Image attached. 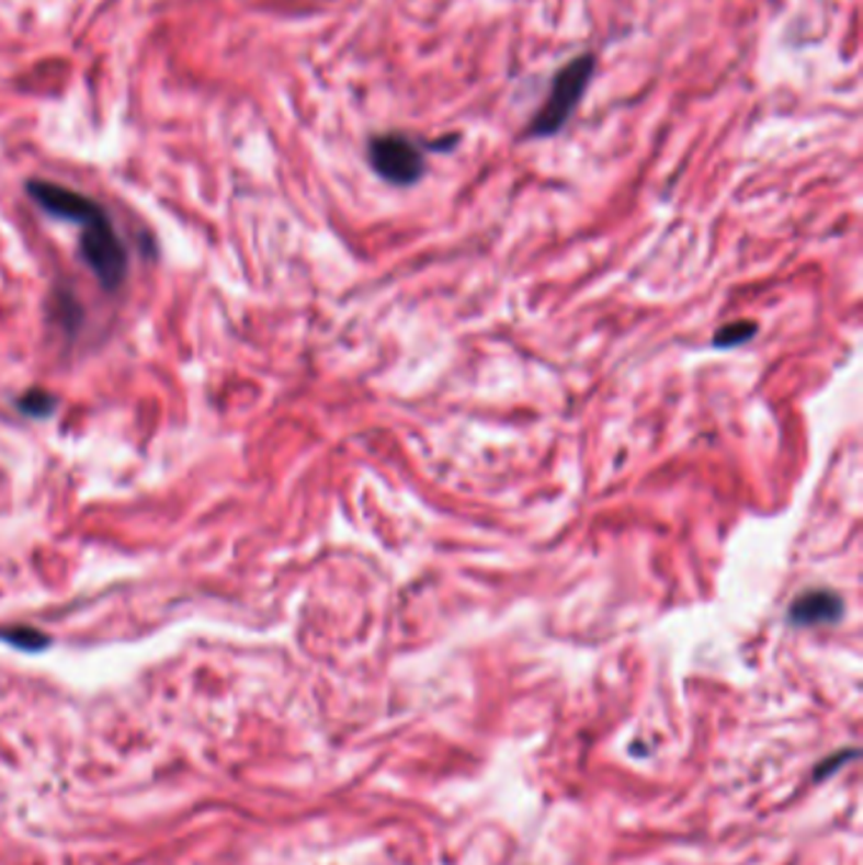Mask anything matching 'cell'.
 <instances>
[{
	"label": "cell",
	"instance_id": "5b68a950",
	"mask_svg": "<svg viewBox=\"0 0 863 865\" xmlns=\"http://www.w3.org/2000/svg\"><path fill=\"white\" fill-rule=\"evenodd\" d=\"M843 600L830 590H808L795 597V603L787 610L793 625L810 628V625H830L841 621Z\"/></svg>",
	"mask_w": 863,
	"mask_h": 865
},
{
	"label": "cell",
	"instance_id": "8992f818",
	"mask_svg": "<svg viewBox=\"0 0 863 865\" xmlns=\"http://www.w3.org/2000/svg\"><path fill=\"white\" fill-rule=\"evenodd\" d=\"M0 638H3L5 642H11V646H15V648L31 650V653L44 650L48 642H52L46 638V633L29 628V625H11V628H0Z\"/></svg>",
	"mask_w": 863,
	"mask_h": 865
},
{
	"label": "cell",
	"instance_id": "277c9868",
	"mask_svg": "<svg viewBox=\"0 0 863 865\" xmlns=\"http://www.w3.org/2000/svg\"><path fill=\"white\" fill-rule=\"evenodd\" d=\"M26 193L48 216L84 226L104 210L94 197L71 191L67 185H56L52 180H29Z\"/></svg>",
	"mask_w": 863,
	"mask_h": 865
},
{
	"label": "cell",
	"instance_id": "52a82bcc",
	"mask_svg": "<svg viewBox=\"0 0 863 865\" xmlns=\"http://www.w3.org/2000/svg\"><path fill=\"white\" fill-rule=\"evenodd\" d=\"M59 406V400H56V395L46 392V390H29L23 398L15 400V408L21 410V416H29V418H48Z\"/></svg>",
	"mask_w": 863,
	"mask_h": 865
},
{
	"label": "cell",
	"instance_id": "3957f363",
	"mask_svg": "<svg viewBox=\"0 0 863 865\" xmlns=\"http://www.w3.org/2000/svg\"><path fill=\"white\" fill-rule=\"evenodd\" d=\"M367 160L377 175L400 187L418 183L425 172V158L421 147L410 137L398 135V132L370 139Z\"/></svg>",
	"mask_w": 863,
	"mask_h": 865
},
{
	"label": "cell",
	"instance_id": "6da1fadb",
	"mask_svg": "<svg viewBox=\"0 0 863 865\" xmlns=\"http://www.w3.org/2000/svg\"><path fill=\"white\" fill-rule=\"evenodd\" d=\"M593 73H595L593 54L575 56L570 64H565L563 69L555 73L547 102L542 104V110L532 117L527 127V137L540 139V137L557 135V132L567 125V119L572 117V112L578 110L580 99L586 94Z\"/></svg>",
	"mask_w": 863,
	"mask_h": 865
},
{
	"label": "cell",
	"instance_id": "ba28073f",
	"mask_svg": "<svg viewBox=\"0 0 863 865\" xmlns=\"http://www.w3.org/2000/svg\"><path fill=\"white\" fill-rule=\"evenodd\" d=\"M754 332H758L754 321H731V325L719 329L717 337H714V344L717 348H737V344L752 340Z\"/></svg>",
	"mask_w": 863,
	"mask_h": 865
},
{
	"label": "cell",
	"instance_id": "7a4b0ae2",
	"mask_svg": "<svg viewBox=\"0 0 863 865\" xmlns=\"http://www.w3.org/2000/svg\"><path fill=\"white\" fill-rule=\"evenodd\" d=\"M79 251L100 286L117 292L127 276V249L106 210L81 226Z\"/></svg>",
	"mask_w": 863,
	"mask_h": 865
}]
</instances>
